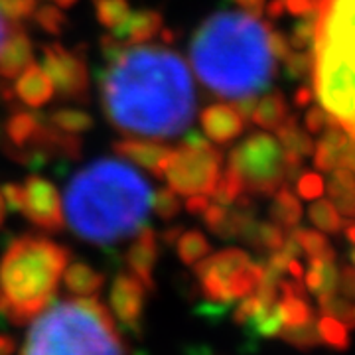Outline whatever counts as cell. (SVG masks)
I'll return each mask as SVG.
<instances>
[{"label": "cell", "instance_id": "d6a6232c", "mask_svg": "<svg viewBox=\"0 0 355 355\" xmlns=\"http://www.w3.org/2000/svg\"><path fill=\"white\" fill-rule=\"evenodd\" d=\"M292 237L298 241L300 249H304L308 257H322V254L331 253L330 245L326 241V237H322L316 231H308V229H296L292 233Z\"/></svg>", "mask_w": 355, "mask_h": 355}, {"label": "cell", "instance_id": "ee69618b", "mask_svg": "<svg viewBox=\"0 0 355 355\" xmlns=\"http://www.w3.org/2000/svg\"><path fill=\"white\" fill-rule=\"evenodd\" d=\"M4 217H6V203H4L2 191H0V227H2V223H4Z\"/></svg>", "mask_w": 355, "mask_h": 355}, {"label": "cell", "instance_id": "6da1fadb", "mask_svg": "<svg viewBox=\"0 0 355 355\" xmlns=\"http://www.w3.org/2000/svg\"><path fill=\"white\" fill-rule=\"evenodd\" d=\"M101 107L119 132L174 139L191 127L196 87L184 58L170 46H125L99 71Z\"/></svg>", "mask_w": 355, "mask_h": 355}, {"label": "cell", "instance_id": "bcb514c9", "mask_svg": "<svg viewBox=\"0 0 355 355\" xmlns=\"http://www.w3.org/2000/svg\"><path fill=\"white\" fill-rule=\"evenodd\" d=\"M0 140H2V128H0Z\"/></svg>", "mask_w": 355, "mask_h": 355}, {"label": "cell", "instance_id": "4316f807", "mask_svg": "<svg viewBox=\"0 0 355 355\" xmlns=\"http://www.w3.org/2000/svg\"><path fill=\"white\" fill-rule=\"evenodd\" d=\"M32 20L42 32L51 34V36H60L65 30V26H67V16L55 4H42V6H38L32 14Z\"/></svg>", "mask_w": 355, "mask_h": 355}, {"label": "cell", "instance_id": "e575fe53", "mask_svg": "<svg viewBox=\"0 0 355 355\" xmlns=\"http://www.w3.org/2000/svg\"><path fill=\"white\" fill-rule=\"evenodd\" d=\"M263 304L261 300H259V296L257 294H249V296H245V298H241V302L237 304V308H235V314H233V320L237 322V324H247L251 318L263 308Z\"/></svg>", "mask_w": 355, "mask_h": 355}, {"label": "cell", "instance_id": "3957f363", "mask_svg": "<svg viewBox=\"0 0 355 355\" xmlns=\"http://www.w3.org/2000/svg\"><path fill=\"white\" fill-rule=\"evenodd\" d=\"M153 188L119 158L83 166L65 188V221L81 239L114 245L137 235L153 211Z\"/></svg>", "mask_w": 355, "mask_h": 355}, {"label": "cell", "instance_id": "83f0119b", "mask_svg": "<svg viewBox=\"0 0 355 355\" xmlns=\"http://www.w3.org/2000/svg\"><path fill=\"white\" fill-rule=\"evenodd\" d=\"M320 304V312L322 316H331L336 320H340L343 326H347L349 330L355 328V304L352 300L343 298V296H336L331 294L328 298L318 300Z\"/></svg>", "mask_w": 355, "mask_h": 355}, {"label": "cell", "instance_id": "ac0fdd59", "mask_svg": "<svg viewBox=\"0 0 355 355\" xmlns=\"http://www.w3.org/2000/svg\"><path fill=\"white\" fill-rule=\"evenodd\" d=\"M34 62V44L22 28L8 32L0 44V79H16Z\"/></svg>", "mask_w": 355, "mask_h": 355}, {"label": "cell", "instance_id": "30bf717a", "mask_svg": "<svg viewBox=\"0 0 355 355\" xmlns=\"http://www.w3.org/2000/svg\"><path fill=\"white\" fill-rule=\"evenodd\" d=\"M44 69L53 81L55 95L65 101L87 103L91 83L85 50H69L62 44H46L42 48Z\"/></svg>", "mask_w": 355, "mask_h": 355}, {"label": "cell", "instance_id": "f35d334b", "mask_svg": "<svg viewBox=\"0 0 355 355\" xmlns=\"http://www.w3.org/2000/svg\"><path fill=\"white\" fill-rule=\"evenodd\" d=\"M182 231H184L182 225H174V227H168L166 231H162L158 237H160V241H164L166 245H174V243L178 241V237L182 235Z\"/></svg>", "mask_w": 355, "mask_h": 355}, {"label": "cell", "instance_id": "b9f144b4", "mask_svg": "<svg viewBox=\"0 0 355 355\" xmlns=\"http://www.w3.org/2000/svg\"><path fill=\"white\" fill-rule=\"evenodd\" d=\"M8 32H10L8 20H4V18L0 16V44H2V42H4V38L8 36Z\"/></svg>", "mask_w": 355, "mask_h": 355}, {"label": "cell", "instance_id": "e0dca14e", "mask_svg": "<svg viewBox=\"0 0 355 355\" xmlns=\"http://www.w3.org/2000/svg\"><path fill=\"white\" fill-rule=\"evenodd\" d=\"M14 97L30 109H42L53 99L55 87L48 76V71L40 64H32L26 67L14 81Z\"/></svg>", "mask_w": 355, "mask_h": 355}, {"label": "cell", "instance_id": "44dd1931", "mask_svg": "<svg viewBox=\"0 0 355 355\" xmlns=\"http://www.w3.org/2000/svg\"><path fill=\"white\" fill-rule=\"evenodd\" d=\"M46 119L55 128H60L64 132H69V135H77V137L83 135V132H89L91 128L95 127L93 114L83 111V109H76V107L53 109V111L46 114Z\"/></svg>", "mask_w": 355, "mask_h": 355}, {"label": "cell", "instance_id": "8d00e7d4", "mask_svg": "<svg viewBox=\"0 0 355 355\" xmlns=\"http://www.w3.org/2000/svg\"><path fill=\"white\" fill-rule=\"evenodd\" d=\"M338 291L342 292L343 298L355 302V268L343 266L342 272L338 275Z\"/></svg>", "mask_w": 355, "mask_h": 355}, {"label": "cell", "instance_id": "74e56055", "mask_svg": "<svg viewBox=\"0 0 355 355\" xmlns=\"http://www.w3.org/2000/svg\"><path fill=\"white\" fill-rule=\"evenodd\" d=\"M207 205H209V200H207V196H202V193L188 196V200L184 202L186 211H190L193 216H203V211L207 209Z\"/></svg>", "mask_w": 355, "mask_h": 355}, {"label": "cell", "instance_id": "1f68e13d", "mask_svg": "<svg viewBox=\"0 0 355 355\" xmlns=\"http://www.w3.org/2000/svg\"><path fill=\"white\" fill-rule=\"evenodd\" d=\"M38 8V0H0V16L8 22H24Z\"/></svg>", "mask_w": 355, "mask_h": 355}, {"label": "cell", "instance_id": "277c9868", "mask_svg": "<svg viewBox=\"0 0 355 355\" xmlns=\"http://www.w3.org/2000/svg\"><path fill=\"white\" fill-rule=\"evenodd\" d=\"M314 89L322 109L355 139V0H320Z\"/></svg>", "mask_w": 355, "mask_h": 355}, {"label": "cell", "instance_id": "4dcf8cb0", "mask_svg": "<svg viewBox=\"0 0 355 355\" xmlns=\"http://www.w3.org/2000/svg\"><path fill=\"white\" fill-rule=\"evenodd\" d=\"M272 219L284 225V227H292L298 219H300V205L292 198L288 191H280L279 196L275 198L272 209H270Z\"/></svg>", "mask_w": 355, "mask_h": 355}, {"label": "cell", "instance_id": "484cf974", "mask_svg": "<svg viewBox=\"0 0 355 355\" xmlns=\"http://www.w3.org/2000/svg\"><path fill=\"white\" fill-rule=\"evenodd\" d=\"M318 334L322 343L330 345L338 352H345L349 347V328L343 326L340 320L331 316H322L318 320Z\"/></svg>", "mask_w": 355, "mask_h": 355}, {"label": "cell", "instance_id": "9c48e42d", "mask_svg": "<svg viewBox=\"0 0 355 355\" xmlns=\"http://www.w3.org/2000/svg\"><path fill=\"white\" fill-rule=\"evenodd\" d=\"M223 170V156L211 144L180 142L166 166L164 180L178 196H214Z\"/></svg>", "mask_w": 355, "mask_h": 355}, {"label": "cell", "instance_id": "836d02e7", "mask_svg": "<svg viewBox=\"0 0 355 355\" xmlns=\"http://www.w3.org/2000/svg\"><path fill=\"white\" fill-rule=\"evenodd\" d=\"M310 217H312V221L316 223L318 227H322L324 231H330V233H338L340 227H342V219L338 217L334 205H330L328 202L316 203L310 209Z\"/></svg>", "mask_w": 355, "mask_h": 355}, {"label": "cell", "instance_id": "2e32d148", "mask_svg": "<svg viewBox=\"0 0 355 355\" xmlns=\"http://www.w3.org/2000/svg\"><path fill=\"white\" fill-rule=\"evenodd\" d=\"M160 237L153 227H142L127 251V265L135 277H139L148 291H154L153 270L158 263Z\"/></svg>", "mask_w": 355, "mask_h": 355}, {"label": "cell", "instance_id": "ba28073f", "mask_svg": "<svg viewBox=\"0 0 355 355\" xmlns=\"http://www.w3.org/2000/svg\"><path fill=\"white\" fill-rule=\"evenodd\" d=\"M263 263H253L241 249L207 254L196 265V277L205 300L225 306L253 294L263 280Z\"/></svg>", "mask_w": 355, "mask_h": 355}, {"label": "cell", "instance_id": "d4e9b609", "mask_svg": "<svg viewBox=\"0 0 355 355\" xmlns=\"http://www.w3.org/2000/svg\"><path fill=\"white\" fill-rule=\"evenodd\" d=\"M279 336L284 342L298 347V349H312V347L322 345V338L318 334L314 318L310 322H306V324H300V326H284Z\"/></svg>", "mask_w": 355, "mask_h": 355}, {"label": "cell", "instance_id": "8fae6325", "mask_svg": "<svg viewBox=\"0 0 355 355\" xmlns=\"http://www.w3.org/2000/svg\"><path fill=\"white\" fill-rule=\"evenodd\" d=\"M22 209L20 214L32 221L34 225L46 231H62L65 225L64 202L55 188V184L48 178L28 176L22 184Z\"/></svg>", "mask_w": 355, "mask_h": 355}, {"label": "cell", "instance_id": "52a82bcc", "mask_svg": "<svg viewBox=\"0 0 355 355\" xmlns=\"http://www.w3.org/2000/svg\"><path fill=\"white\" fill-rule=\"evenodd\" d=\"M291 150L280 137L257 132L231 150L227 168L239 178L243 191L268 196L282 186Z\"/></svg>", "mask_w": 355, "mask_h": 355}, {"label": "cell", "instance_id": "5b68a950", "mask_svg": "<svg viewBox=\"0 0 355 355\" xmlns=\"http://www.w3.org/2000/svg\"><path fill=\"white\" fill-rule=\"evenodd\" d=\"M67 263L69 251L48 237L14 239L0 259V316L16 326L38 316L50 304Z\"/></svg>", "mask_w": 355, "mask_h": 355}, {"label": "cell", "instance_id": "ffe728a7", "mask_svg": "<svg viewBox=\"0 0 355 355\" xmlns=\"http://www.w3.org/2000/svg\"><path fill=\"white\" fill-rule=\"evenodd\" d=\"M64 284L67 291L81 298H91L101 291L105 284V275L87 263H73L64 270Z\"/></svg>", "mask_w": 355, "mask_h": 355}, {"label": "cell", "instance_id": "7a4b0ae2", "mask_svg": "<svg viewBox=\"0 0 355 355\" xmlns=\"http://www.w3.org/2000/svg\"><path fill=\"white\" fill-rule=\"evenodd\" d=\"M286 44L259 14L217 12L190 42L191 67L205 87L231 101H257L277 76Z\"/></svg>", "mask_w": 355, "mask_h": 355}, {"label": "cell", "instance_id": "7402d4cb", "mask_svg": "<svg viewBox=\"0 0 355 355\" xmlns=\"http://www.w3.org/2000/svg\"><path fill=\"white\" fill-rule=\"evenodd\" d=\"M176 251L180 261L190 266L198 265L200 261H203L207 254L211 253V245L202 231L190 229V231H182V235L178 237Z\"/></svg>", "mask_w": 355, "mask_h": 355}, {"label": "cell", "instance_id": "cb8c5ba5", "mask_svg": "<svg viewBox=\"0 0 355 355\" xmlns=\"http://www.w3.org/2000/svg\"><path fill=\"white\" fill-rule=\"evenodd\" d=\"M93 8L97 22L107 30L116 28L132 10L130 0H93Z\"/></svg>", "mask_w": 355, "mask_h": 355}, {"label": "cell", "instance_id": "8992f818", "mask_svg": "<svg viewBox=\"0 0 355 355\" xmlns=\"http://www.w3.org/2000/svg\"><path fill=\"white\" fill-rule=\"evenodd\" d=\"M22 355H125V345L107 306L77 296L40 312Z\"/></svg>", "mask_w": 355, "mask_h": 355}, {"label": "cell", "instance_id": "7bdbcfd3", "mask_svg": "<svg viewBox=\"0 0 355 355\" xmlns=\"http://www.w3.org/2000/svg\"><path fill=\"white\" fill-rule=\"evenodd\" d=\"M76 2L77 0H53V4H55V6H60V8H71Z\"/></svg>", "mask_w": 355, "mask_h": 355}, {"label": "cell", "instance_id": "603a6c76", "mask_svg": "<svg viewBox=\"0 0 355 355\" xmlns=\"http://www.w3.org/2000/svg\"><path fill=\"white\" fill-rule=\"evenodd\" d=\"M284 116H286V107L279 95H265L254 105L251 121H254L259 127L277 128L284 123Z\"/></svg>", "mask_w": 355, "mask_h": 355}, {"label": "cell", "instance_id": "f1b7e54d", "mask_svg": "<svg viewBox=\"0 0 355 355\" xmlns=\"http://www.w3.org/2000/svg\"><path fill=\"white\" fill-rule=\"evenodd\" d=\"M279 312L284 326H300L314 318L310 304L302 298L294 296H282L279 302Z\"/></svg>", "mask_w": 355, "mask_h": 355}, {"label": "cell", "instance_id": "f546056e", "mask_svg": "<svg viewBox=\"0 0 355 355\" xmlns=\"http://www.w3.org/2000/svg\"><path fill=\"white\" fill-rule=\"evenodd\" d=\"M184 203L180 202V196L170 186H162L153 193V209L162 221H172L182 211Z\"/></svg>", "mask_w": 355, "mask_h": 355}, {"label": "cell", "instance_id": "5bb4252c", "mask_svg": "<svg viewBox=\"0 0 355 355\" xmlns=\"http://www.w3.org/2000/svg\"><path fill=\"white\" fill-rule=\"evenodd\" d=\"M200 123L207 140L216 142L219 146L231 144L245 130V119L239 113V109L231 103L207 105L200 114Z\"/></svg>", "mask_w": 355, "mask_h": 355}, {"label": "cell", "instance_id": "7c38bea8", "mask_svg": "<svg viewBox=\"0 0 355 355\" xmlns=\"http://www.w3.org/2000/svg\"><path fill=\"white\" fill-rule=\"evenodd\" d=\"M146 292L148 288L144 286V282L132 272H121L114 277L109 292V302L113 316L123 324V328L140 331V322L146 306Z\"/></svg>", "mask_w": 355, "mask_h": 355}, {"label": "cell", "instance_id": "9a60e30c", "mask_svg": "<svg viewBox=\"0 0 355 355\" xmlns=\"http://www.w3.org/2000/svg\"><path fill=\"white\" fill-rule=\"evenodd\" d=\"M162 28H164V16L160 10L140 8V10H130L127 18L111 30V34L123 46H137L158 38Z\"/></svg>", "mask_w": 355, "mask_h": 355}, {"label": "cell", "instance_id": "f6af8a7d", "mask_svg": "<svg viewBox=\"0 0 355 355\" xmlns=\"http://www.w3.org/2000/svg\"><path fill=\"white\" fill-rule=\"evenodd\" d=\"M349 261H352V263L355 265V247L352 249V251H349Z\"/></svg>", "mask_w": 355, "mask_h": 355}, {"label": "cell", "instance_id": "4fadbf2b", "mask_svg": "<svg viewBox=\"0 0 355 355\" xmlns=\"http://www.w3.org/2000/svg\"><path fill=\"white\" fill-rule=\"evenodd\" d=\"M113 153L119 158L130 162V164L146 170L154 178H164L166 166H168L170 158H172L174 148L166 146L162 142H156V140H142L135 139V137H127V139L114 142Z\"/></svg>", "mask_w": 355, "mask_h": 355}, {"label": "cell", "instance_id": "d6986e66", "mask_svg": "<svg viewBox=\"0 0 355 355\" xmlns=\"http://www.w3.org/2000/svg\"><path fill=\"white\" fill-rule=\"evenodd\" d=\"M306 286L312 294H316L318 300L328 298L338 291V270L334 266V251L322 257H310Z\"/></svg>", "mask_w": 355, "mask_h": 355}, {"label": "cell", "instance_id": "d590c367", "mask_svg": "<svg viewBox=\"0 0 355 355\" xmlns=\"http://www.w3.org/2000/svg\"><path fill=\"white\" fill-rule=\"evenodd\" d=\"M0 191H2V198H4V203H6V209L10 211H18L22 209V184H16V182H8L4 186H0Z\"/></svg>", "mask_w": 355, "mask_h": 355}, {"label": "cell", "instance_id": "ab89813d", "mask_svg": "<svg viewBox=\"0 0 355 355\" xmlns=\"http://www.w3.org/2000/svg\"><path fill=\"white\" fill-rule=\"evenodd\" d=\"M235 2L241 6L243 10L259 14V16H261V12H263V6H265V0H235Z\"/></svg>", "mask_w": 355, "mask_h": 355}, {"label": "cell", "instance_id": "60d3db41", "mask_svg": "<svg viewBox=\"0 0 355 355\" xmlns=\"http://www.w3.org/2000/svg\"><path fill=\"white\" fill-rule=\"evenodd\" d=\"M16 352V340L12 336L0 334V355H12Z\"/></svg>", "mask_w": 355, "mask_h": 355}]
</instances>
